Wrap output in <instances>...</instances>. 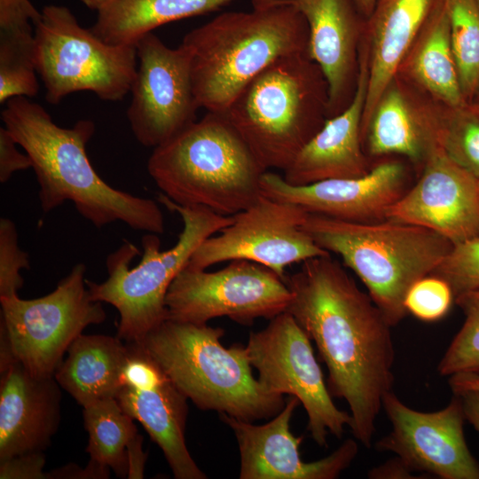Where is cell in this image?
Instances as JSON below:
<instances>
[{
  "mask_svg": "<svg viewBox=\"0 0 479 479\" xmlns=\"http://www.w3.org/2000/svg\"><path fill=\"white\" fill-rule=\"evenodd\" d=\"M285 282L291 291L287 311L315 342L332 397L349 405L352 435L370 448L394 383L392 326L331 255L302 262Z\"/></svg>",
  "mask_w": 479,
  "mask_h": 479,
  "instance_id": "6da1fadb",
  "label": "cell"
},
{
  "mask_svg": "<svg viewBox=\"0 0 479 479\" xmlns=\"http://www.w3.org/2000/svg\"><path fill=\"white\" fill-rule=\"evenodd\" d=\"M1 118L31 159L44 213L68 200L97 228L121 221L134 230L164 232V216L156 201L114 188L96 172L86 153L95 132L92 121L59 127L41 105L26 97L9 99Z\"/></svg>",
  "mask_w": 479,
  "mask_h": 479,
  "instance_id": "7a4b0ae2",
  "label": "cell"
},
{
  "mask_svg": "<svg viewBox=\"0 0 479 479\" xmlns=\"http://www.w3.org/2000/svg\"><path fill=\"white\" fill-rule=\"evenodd\" d=\"M309 27L292 0H251L247 12H225L183 38L192 51L200 107L223 114L242 89L279 58L308 52Z\"/></svg>",
  "mask_w": 479,
  "mask_h": 479,
  "instance_id": "3957f363",
  "label": "cell"
},
{
  "mask_svg": "<svg viewBox=\"0 0 479 479\" xmlns=\"http://www.w3.org/2000/svg\"><path fill=\"white\" fill-rule=\"evenodd\" d=\"M147 171L173 202L229 216L257 200L267 170L223 114L208 112L153 148Z\"/></svg>",
  "mask_w": 479,
  "mask_h": 479,
  "instance_id": "277c9868",
  "label": "cell"
},
{
  "mask_svg": "<svg viewBox=\"0 0 479 479\" xmlns=\"http://www.w3.org/2000/svg\"><path fill=\"white\" fill-rule=\"evenodd\" d=\"M224 331L166 319L141 341L177 389L197 407L254 422L271 419L286 402L252 373L246 347L222 345Z\"/></svg>",
  "mask_w": 479,
  "mask_h": 479,
  "instance_id": "5b68a950",
  "label": "cell"
},
{
  "mask_svg": "<svg viewBox=\"0 0 479 479\" xmlns=\"http://www.w3.org/2000/svg\"><path fill=\"white\" fill-rule=\"evenodd\" d=\"M302 228L341 256L392 327L408 313L404 301L412 285L430 275L453 247L434 231L391 219L355 223L309 213Z\"/></svg>",
  "mask_w": 479,
  "mask_h": 479,
  "instance_id": "8992f818",
  "label": "cell"
},
{
  "mask_svg": "<svg viewBox=\"0 0 479 479\" xmlns=\"http://www.w3.org/2000/svg\"><path fill=\"white\" fill-rule=\"evenodd\" d=\"M266 169L284 171L328 119V85L308 52L278 59L223 113Z\"/></svg>",
  "mask_w": 479,
  "mask_h": 479,
  "instance_id": "52a82bcc",
  "label": "cell"
},
{
  "mask_svg": "<svg viewBox=\"0 0 479 479\" xmlns=\"http://www.w3.org/2000/svg\"><path fill=\"white\" fill-rule=\"evenodd\" d=\"M158 200L183 221L177 243L161 249L155 233L142 238L143 255L129 241L106 257L107 279L100 283L86 279L90 297L113 305L120 314L117 337L125 342H139L148 333L168 319L166 295L177 274L188 264L198 247L208 238L231 224L232 216H221L200 206H181L160 193Z\"/></svg>",
  "mask_w": 479,
  "mask_h": 479,
  "instance_id": "ba28073f",
  "label": "cell"
},
{
  "mask_svg": "<svg viewBox=\"0 0 479 479\" xmlns=\"http://www.w3.org/2000/svg\"><path fill=\"white\" fill-rule=\"evenodd\" d=\"M41 12L34 26L35 63L48 103L82 90L118 101L130 91L137 68L135 45L105 42L67 7L47 5Z\"/></svg>",
  "mask_w": 479,
  "mask_h": 479,
  "instance_id": "9c48e42d",
  "label": "cell"
},
{
  "mask_svg": "<svg viewBox=\"0 0 479 479\" xmlns=\"http://www.w3.org/2000/svg\"><path fill=\"white\" fill-rule=\"evenodd\" d=\"M85 271L83 263H76L42 297H0V331L15 358L35 376H54L71 343L87 326L106 320L102 302L90 297Z\"/></svg>",
  "mask_w": 479,
  "mask_h": 479,
  "instance_id": "30bf717a",
  "label": "cell"
},
{
  "mask_svg": "<svg viewBox=\"0 0 479 479\" xmlns=\"http://www.w3.org/2000/svg\"><path fill=\"white\" fill-rule=\"evenodd\" d=\"M310 341L294 318L284 311L270 319L264 329L251 332L245 347L259 382L271 392L298 398L311 437L326 447L328 435L342 438L351 416L334 404Z\"/></svg>",
  "mask_w": 479,
  "mask_h": 479,
  "instance_id": "8fae6325",
  "label": "cell"
},
{
  "mask_svg": "<svg viewBox=\"0 0 479 479\" xmlns=\"http://www.w3.org/2000/svg\"><path fill=\"white\" fill-rule=\"evenodd\" d=\"M290 301L289 287L274 271L236 259L216 271L185 266L168 290L166 307L168 319L177 322L203 325L228 317L250 326L287 311Z\"/></svg>",
  "mask_w": 479,
  "mask_h": 479,
  "instance_id": "7c38bea8",
  "label": "cell"
},
{
  "mask_svg": "<svg viewBox=\"0 0 479 479\" xmlns=\"http://www.w3.org/2000/svg\"><path fill=\"white\" fill-rule=\"evenodd\" d=\"M308 212L299 205L261 194L246 209L233 215L231 224L205 240L186 266L207 269L243 259L274 271L283 280L287 266L330 255L302 228Z\"/></svg>",
  "mask_w": 479,
  "mask_h": 479,
  "instance_id": "4fadbf2b",
  "label": "cell"
},
{
  "mask_svg": "<svg viewBox=\"0 0 479 479\" xmlns=\"http://www.w3.org/2000/svg\"><path fill=\"white\" fill-rule=\"evenodd\" d=\"M138 65L127 117L136 139L153 149L196 121L200 108L192 76V51L168 47L153 32L135 44Z\"/></svg>",
  "mask_w": 479,
  "mask_h": 479,
  "instance_id": "5bb4252c",
  "label": "cell"
},
{
  "mask_svg": "<svg viewBox=\"0 0 479 479\" xmlns=\"http://www.w3.org/2000/svg\"><path fill=\"white\" fill-rule=\"evenodd\" d=\"M391 431L375 444L379 452L396 454L412 473L441 479H479V463L464 436L462 401L453 393L450 403L436 412H420L404 404L394 392L382 399Z\"/></svg>",
  "mask_w": 479,
  "mask_h": 479,
  "instance_id": "9a60e30c",
  "label": "cell"
},
{
  "mask_svg": "<svg viewBox=\"0 0 479 479\" xmlns=\"http://www.w3.org/2000/svg\"><path fill=\"white\" fill-rule=\"evenodd\" d=\"M128 355L116 400L161 449L177 479H205L185 444L187 397L139 342H126Z\"/></svg>",
  "mask_w": 479,
  "mask_h": 479,
  "instance_id": "2e32d148",
  "label": "cell"
},
{
  "mask_svg": "<svg viewBox=\"0 0 479 479\" xmlns=\"http://www.w3.org/2000/svg\"><path fill=\"white\" fill-rule=\"evenodd\" d=\"M407 166L399 161L374 165L361 177L329 179L306 185L287 184L282 176L265 171L262 193L291 202L308 213L355 223H374L387 218L390 208L409 189Z\"/></svg>",
  "mask_w": 479,
  "mask_h": 479,
  "instance_id": "e0dca14e",
  "label": "cell"
},
{
  "mask_svg": "<svg viewBox=\"0 0 479 479\" xmlns=\"http://www.w3.org/2000/svg\"><path fill=\"white\" fill-rule=\"evenodd\" d=\"M388 219L419 225L453 245L479 236V178L443 149L420 169L417 182L390 208Z\"/></svg>",
  "mask_w": 479,
  "mask_h": 479,
  "instance_id": "ac0fdd59",
  "label": "cell"
},
{
  "mask_svg": "<svg viewBox=\"0 0 479 479\" xmlns=\"http://www.w3.org/2000/svg\"><path fill=\"white\" fill-rule=\"evenodd\" d=\"M299 404L298 398L289 396L282 410L263 425L219 413L239 445L240 479H334L351 465L358 452L354 439H347L318 460L302 459L299 446L303 438L294 436L290 429Z\"/></svg>",
  "mask_w": 479,
  "mask_h": 479,
  "instance_id": "d6986e66",
  "label": "cell"
},
{
  "mask_svg": "<svg viewBox=\"0 0 479 479\" xmlns=\"http://www.w3.org/2000/svg\"><path fill=\"white\" fill-rule=\"evenodd\" d=\"M448 108L395 75L361 129L365 153L402 155L421 169L442 149Z\"/></svg>",
  "mask_w": 479,
  "mask_h": 479,
  "instance_id": "ffe728a7",
  "label": "cell"
},
{
  "mask_svg": "<svg viewBox=\"0 0 479 479\" xmlns=\"http://www.w3.org/2000/svg\"><path fill=\"white\" fill-rule=\"evenodd\" d=\"M60 386L30 373L7 346L0 348V460L43 452L57 432Z\"/></svg>",
  "mask_w": 479,
  "mask_h": 479,
  "instance_id": "44dd1931",
  "label": "cell"
},
{
  "mask_svg": "<svg viewBox=\"0 0 479 479\" xmlns=\"http://www.w3.org/2000/svg\"><path fill=\"white\" fill-rule=\"evenodd\" d=\"M309 27L308 55L328 85V118L343 111L356 92L366 18L355 0H292Z\"/></svg>",
  "mask_w": 479,
  "mask_h": 479,
  "instance_id": "7402d4cb",
  "label": "cell"
},
{
  "mask_svg": "<svg viewBox=\"0 0 479 479\" xmlns=\"http://www.w3.org/2000/svg\"><path fill=\"white\" fill-rule=\"evenodd\" d=\"M369 80L366 43L362 38L359 74L351 102L341 113L328 118L321 130L302 148L283 171L292 185L357 177L367 174L370 166L361 137V124Z\"/></svg>",
  "mask_w": 479,
  "mask_h": 479,
  "instance_id": "603a6c76",
  "label": "cell"
},
{
  "mask_svg": "<svg viewBox=\"0 0 479 479\" xmlns=\"http://www.w3.org/2000/svg\"><path fill=\"white\" fill-rule=\"evenodd\" d=\"M438 0H376L366 19L369 80L361 129Z\"/></svg>",
  "mask_w": 479,
  "mask_h": 479,
  "instance_id": "cb8c5ba5",
  "label": "cell"
},
{
  "mask_svg": "<svg viewBox=\"0 0 479 479\" xmlns=\"http://www.w3.org/2000/svg\"><path fill=\"white\" fill-rule=\"evenodd\" d=\"M396 75L445 106L467 105L452 46L446 0L437 1Z\"/></svg>",
  "mask_w": 479,
  "mask_h": 479,
  "instance_id": "d4e9b609",
  "label": "cell"
},
{
  "mask_svg": "<svg viewBox=\"0 0 479 479\" xmlns=\"http://www.w3.org/2000/svg\"><path fill=\"white\" fill-rule=\"evenodd\" d=\"M127 355V343L117 336L82 334L69 346L54 378L82 407L115 398Z\"/></svg>",
  "mask_w": 479,
  "mask_h": 479,
  "instance_id": "484cf974",
  "label": "cell"
},
{
  "mask_svg": "<svg viewBox=\"0 0 479 479\" xmlns=\"http://www.w3.org/2000/svg\"><path fill=\"white\" fill-rule=\"evenodd\" d=\"M232 1L110 0L98 11L91 30L108 43L135 45L160 26L217 11Z\"/></svg>",
  "mask_w": 479,
  "mask_h": 479,
  "instance_id": "4316f807",
  "label": "cell"
},
{
  "mask_svg": "<svg viewBox=\"0 0 479 479\" xmlns=\"http://www.w3.org/2000/svg\"><path fill=\"white\" fill-rule=\"evenodd\" d=\"M82 408L90 460L113 470L120 478H128L129 453L143 442L133 419L114 397L98 400Z\"/></svg>",
  "mask_w": 479,
  "mask_h": 479,
  "instance_id": "83f0119b",
  "label": "cell"
},
{
  "mask_svg": "<svg viewBox=\"0 0 479 479\" xmlns=\"http://www.w3.org/2000/svg\"><path fill=\"white\" fill-rule=\"evenodd\" d=\"M446 3L461 90L469 104L479 82V9L475 0H446Z\"/></svg>",
  "mask_w": 479,
  "mask_h": 479,
  "instance_id": "f1b7e54d",
  "label": "cell"
},
{
  "mask_svg": "<svg viewBox=\"0 0 479 479\" xmlns=\"http://www.w3.org/2000/svg\"><path fill=\"white\" fill-rule=\"evenodd\" d=\"M34 31L0 33V102L35 97L39 90Z\"/></svg>",
  "mask_w": 479,
  "mask_h": 479,
  "instance_id": "f546056e",
  "label": "cell"
},
{
  "mask_svg": "<svg viewBox=\"0 0 479 479\" xmlns=\"http://www.w3.org/2000/svg\"><path fill=\"white\" fill-rule=\"evenodd\" d=\"M454 302L465 320L438 363L442 376L479 370V289L462 293Z\"/></svg>",
  "mask_w": 479,
  "mask_h": 479,
  "instance_id": "4dcf8cb0",
  "label": "cell"
},
{
  "mask_svg": "<svg viewBox=\"0 0 479 479\" xmlns=\"http://www.w3.org/2000/svg\"><path fill=\"white\" fill-rule=\"evenodd\" d=\"M442 149L453 162L479 178V114L467 105L448 108Z\"/></svg>",
  "mask_w": 479,
  "mask_h": 479,
  "instance_id": "1f68e13d",
  "label": "cell"
},
{
  "mask_svg": "<svg viewBox=\"0 0 479 479\" xmlns=\"http://www.w3.org/2000/svg\"><path fill=\"white\" fill-rule=\"evenodd\" d=\"M430 275L444 280L454 299L462 293L479 289V236L453 245Z\"/></svg>",
  "mask_w": 479,
  "mask_h": 479,
  "instance_id": "d6a6232c",
  "label": "cell"
},
{
  "mask_svg": "<svg viewBox=\"0 0 479 479\" xmlns=\"http://www.w3.org/2000/svg\"><path fill=\"white\" fill-rule=\"evenodd\" d=\"M454 295L442 279L428 275L415 282L408 291L404 305L408 313L423 321H436L449 311Z\"/></svg>",
  "mask_w": 479,
  "mask_h": 479,
  "instance_id": "836d02e7",
  "label": "cell"
},
{
  "mask_svg": "<svg viewBox=\"0 0 479 479\" xmlns=\"http://www.w3.org/2000/svg\"><path fill=\"white\" fill-rule=\"evenodd\" d=\"M30 268L28 255L19 246L18 231L9 218L0 219V297L17 295L24 279L20 271Z\"/></svg>",
  "mask_w": 479,
  "mask_h": 479,
  "instance_id": "e575fe53",
  "label": "cell"
},
{
  "mask_svg": "<svg viewBox=\"0 0 479 479\" xmlns=\"http://www.w3.org/2000/svg\"><path fill=\"white\" fill-rule=\"evenodd\" d=\"M41 15L29 0H0V33L33 30Z\"/></svg>",
  "mask_w": 479,
  "mask_h": 479,
  "instance_id": "d590c367",
  "label": "cell"
},
{
  "mask_svg": "<svg viewBox=\"0 0 479 479\" xmlns=\"http://www.w3.org/2000/svg\"><path fill=\"white\" fill-rule=\"evenodd\" d=\"M43 452L24 453L0 460V479H47Z\"/></svg>",
  "mask_w": 479,
  "mask_h": 479,
  "instance_id": "8d00e7d4",
  "label": "cell"
},
{
  "mask_svg": "<svg viewBox=\"0 0 479 479\" xmlns=\"http://www.w3.org/2000/svg\"><path fill=\"white\" fill-rule=\"evenodd\" d=\"M10 131L4 127H0V182L6 183L16 171L32 168L30 157L25 153H20Z\"/></svg>",
  "mask_w": 479,
  "mask_h": 479,
  "instance_id": "74e56055",
  "label": "cell"
},
{
  "mask_svg": "<svg viewBox=\"0 0 479 479\" xmlns=\"http://www.w3.org/2000/svg\"><path fill=\"white\" fill-rule=\"evenodd\" d=\"M49 478H75V479H106L109 478L110 469L89 461L88 465L81 468L75 464H68L65 467L51 470L46 473Z\"/></svg>",
  "mask_w": 479,
  "mask_h": 479,
  "instance_id": "f35d334b",
  "label": "cell"
},
{
  "mask_svg": "<svg viewBox=\"0 0 479 479\" xmlns=\"http://www.w3.org/2000/svg\"><path fill=\"white\" fill-rule=\"evenodd\" d=\"M373 479H410L416 478L398 457H395L368 472Z\"/></svg>",
  "mask_w": 479,
  "mask_h": 479,
  "instance_id": "ab89813d",
  "label": "cell"
},
{
  "mask_svg": "<svg viewBox=\"0 0 479 479\" xmlns=\"http://www.w3.org/2000/svg\"><path fill=\"white\" fill-rule=\"evenodd\" d=\"M459 395L466 420L479 433V391L453 392Z\"/></svg>",
  "mask_w": 479,
  "mask_h": 479,
  "instance_id": "60d3db41",
  "label": "cell"
},
{
  "mask_svg": "<svg viewBox=\"0 0 479 479\" xmlns=\"http://www.w3.org/2000/svg\"><path fill=\"white\" fill-rule=\"evenodd\" d=\"M452 392L479 391V370L458 373L448 377Z\"/></svg>",
  "mask_w": 479,
  "mask_h": 479,
  "instance_id": "b9f144b4",
  "label": "cell"
},
{
  "mask_svg": "<svg viewBox=\"0 0 479 479\" xmlns=\"http://www.w3.org/2000/svg\"><path fill=\"white\" fill-rule=\"evenodd\" d=\"M359 11L367 19L373 12L376 0H355Z\"/></svg>",
  "mask_w": 479,
  "mask_h": 479,
  "instance_id": "7bdbcfd3",
  "label": "cell"
},
{
  "mask_svg": "<svg viewBox=\"0 0 479 479\" xmlns=\"http://www.w3.org/2000/svg\"><path fill=\"white\" fill-rule=\"evenodd\" d=\"M85 5L92 10L99 11L110 0H81Z\"/></svg>",
  "mask_w": 479,
  "mask_h": 479,
  "instance_id": "ee69618b",
  "label": "cell"
},
{
  "mask_svg": "<svg viewBox=\"0 0 479 479\" xmlns=\"http://www.w3.org/2000/svg\"><path fill=\"white\" fill-rule=\"evenodd\" d=\"M479 104V82H478V84L476 86V89H475V94L473 96V98L471 100V102L469 104Z\"/></svg>",
  "mask_w": 479,
  "mask_h": 479,
  "instance_id": "f6af8a7d",
  "label": "cell"
},
{
  "mask_svg": "<svg viewBox=\"0 0 479 479\" xmlns=\"http://www.w3.org/2000/svg\"><path fill=\"white\" fill-rule=\"evenodd\" d=\"M467 106L473 110L475 111L476 114H479V104H467Z\"/></svg>",
  "mask_w": 479,
  "mask_h": 479,
  "instance_id": "bcb514c9",
  "label": "cell"
},
{
  "mask_svg": "<svg viewBox=\"0 0 479 479\" xmlns=\"http://www.w3.org/2000/svg\"><path fill=\"white\" fill-rule=\"evenodd\" d=\"M475 2H476V4H477V7L479 9V0H475Z\"/></svg>",
  "mask_w": 479,
  "mask_h": 479,
  "instance_id": "7dc6e473",
  "label": "cell"
}]
</instances>
